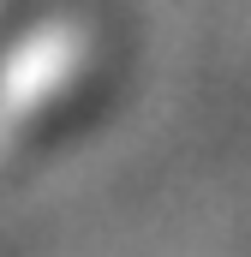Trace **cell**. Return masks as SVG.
Masks as SVG:
<instances>
[{
    "label": "cell",
    "mask_w": 251,
    "mask_h": 257,
    "mask_svg": "<svg viewBox=\"0 0 251 257\" xmlns=\"http://www.w3.org/2000/svg\"><path fill=\"white\" fill-rule=\"evenodd\" d=\"M102 36L84 24V12H42L0 48V114L12 126H48L54 114L78 108L96 84Z\"/></svg>",
    "instance_id": "1"
}]
</instances>
